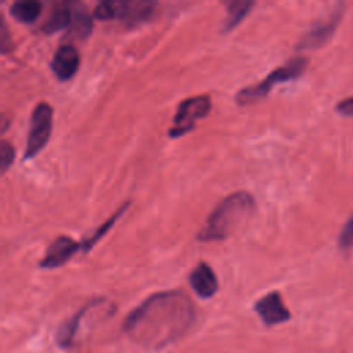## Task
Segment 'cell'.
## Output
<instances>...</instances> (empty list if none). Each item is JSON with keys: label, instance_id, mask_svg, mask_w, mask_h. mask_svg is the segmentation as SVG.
<instances>
[{"label": "cell", "instance_id": "10", "mask_svg": "<svg viewBox=\"0 0 353 353\" xmlns=\"http://www.w3.org/2000/svg\"><path fill=\"white\" fill-rule=\"evenodd\" d=\"M189 284L203 299L214 296L219 288L216 274L207 262H200L194 266L189 274Z\"/></svg>", "mask_w": 353, "mask_h": 353}, {"label": "cell", "instance_id": "8", "mask_svg": "<svg viewBox=\"0 0 353 353\" xmlns=\"http://www.w3.org/2000/svg\"><path fill=\"white\" fill-rule=\"evenodd\" d=\"M254 310L266 325H276L291 317L290 310L285 307L281 295L277 291H272L258 299L254 305Z\"/></svg>", "mask_w": 353, "mask_h": 353}, {"label": "cell", "instance_id": "20", "mask_svg": "<svg viewBox=\"0 0 353 353\" xmlns=\"http://www.w3.org/2000/svg\"><path fill=\"white\" fill-rule=\"evenodd\" d=\"M339 245H341V248L353 247V216L346 222V225L343 226V229L341 232Z\"/></svg>", "mask_w": 353, "mask_h": 353}, {"label": "cell", "instance_id": "2", "mask_svg": "<svg viewBox=\"0 0 353 353\" xmlns=\"http://www.w3.org/2000/svg\"><path fill=\"white\" fill-rule=\"evenodd\" d=\"M254 210L255 200L248 192L237 190L228 194L208 215L204 226L197 233V240H225L252 215Z\"/></svg>", "mask_w": 353, "mask_h": 353}, {"label": "cell", "instance_id": "11", "mask_svg": "<svg viewBox=\"0 0 353 353\" xmlns=\"http://www.w3.org/2000/svg\"><path fill=\"white\" fill-rule=\"evenodd\" d=\"M341 12L338 11L334 17H331L328 21L317 23L313 26L306 34L302 36V39L296 44V50H316L324 46L334 34L336 25L339 22Z\"/></svg>", "mask_w": 353, "mask_h": 353}, {"label": "cell", "instance_id": "5", "mask_svg": "<svg viewBox=\"0 0 353 353\" xmlns=\"http://www.w3.org/2000/svg\"><path fill=\"white\" fill-rule=\"evenodd\" d=\"M52 131V106L48 102H39L30 114V125L26 138L23 159L29 160L46 148Z\"/></svg>", "mask_w": 353, "mask_h": 353}, {"label": "cell", "instance_id": "17", "mask_svg": "<svg viewBox=\"0 0 353 353\" xmlns=\"http://www.w3.org/2000/svg\"><path fill=\"white\" fill-rule=\"evenodd\" d=\"M130 204H131L130 201H125L124 204H121V205L112 214V216H109L99 228L95 229V232H94L88 239L83 240V241H81V252L87 254L88 251H91V248L113 228V225L116 223V221L127 211V208L130 207Z\"/></svg>", "mask_w": 353, "mask_h": 353}, {"label": "cell", "instance_id": "19", "mask_svg": "<svg viewBox=\"0 0 353 353\" xmlns=\"http://www.w3.org/2000/svg\"><path fill=\"white\" fill-rule=\"evenodd\" d=\"M0 48H1V54H7L12 48V40L8 33L7 23L1 15H0Z\"/></svg>", "mask_w": 353, "mask_h": 353}, {"label": "cell", "instance_id": "21", "mask_svg": "<svg viewBox=\"0 0 353 353\" xmlns=\"http://www.w3.org/2000/svg\"><path fill=\"white\" fill-rule=\"evenodd\" d=\"M336 110H338L341 114L353 116V97H349V98L341 101V102L336 105Z\"/></svg>", "mask_w": 353, "mask_h": 353}, {"label": "cell", "instance_id": "13", "mask_svg": "<svg viewBox=\"0 0 353 353\" xmlns=\"http://www.w3.org/2000/svg\"><path fill=\"white\" fill-rule=\"evenodd\" d=\"M72 19H73L72 3H61L52 10L50 17L44 22V25L41 26V30L47 34L57 33L68 26L70 28Z\"/></svg>", "mask_w": 353, "mask_h": 353}, {"label": "cell", "instance_id": "6", "mask_svg": "<svg viewBox=\"0 0 353 353\" xmlns=\"http://www.w3.org/2000/svg\"><path fill=\"white\" fill-rule=\"evenodd\" d=\"M211 99L208 95H196L179 102L175 116L172 119V127L168 130L170 138H179L196 127L197 119H204L210 114Z\"/></svg>", "mask_w": 353, "mask_h": 353}, {"label": "cell", "instance_id": "16", "mask_svg": "<svg viewBox=\"0 0 353 353\" xmlns=\"http://www.w3.org/2000/svg\"><path fill=\"white\" fill-rule=\"evenodd\" d=\"M73 7V19L70 25V34L84 40L91 34L92 30V19L88 11L84 8L83 4L72 3Z\"/></svg>", "mask_w": 353, "mask_h": 353}, {"label": "cell", "instance_id": "4", "mask_svg": "<svg viewBox=\"0 0 353 353\" xmlns=\"http://www.w3.org/2000/svg\"><path fill=\"white\" fill-rule=\"evenodd\" d=\"M153 1H101L94 8V17L101 21L119 19L128 26L148 21L154 12Z\"/></svg>", "mask_w": 353, "mask_h": 353}, {"label": "cell", "instance_id": "9", "mask_svg": "<svg viewBox=\"0 0 353 353\" xmlns=\"http://www.w3.org/2000/svg\"><path fill=\"white\" fill-rule=\"evenodd\" d=\"M80 65V55L73 44H61L50 62L51 70L58 80L66 81L72 79Z\"/></svg>", "mask_w": 353, "mask_h": 353}, {"label": "cell", "instance_id": "3", "mask_svg": "<svg viewBox=\"0 0 353 353\" xmlns=\"http://www.w3.org/2000/svg\"><path fill=\"white\" fill-rule=\"evenodd\" d=\"M306 66H307V58L301 55L294 57L288 59L285 63H283L281 66L272 70L262 81L250 87H244L240 91H237L234 99L241 106L256 102L261 98L266 97L272 91L273 85L298 79L306 70Z\"/></svg>", "mask_w": 353, "mask_h": 353}, {"label": "cell", "instance_id": "18", "mask_svg": "<svg viewBox=\"0 0 353 353\" xmlns=\"http://www.w3.org/2000/svg\"><path fill=\"white\" fill-rule=\"evenodd\" d=\"M14 160H15V149H14L12 143H10L7 139H1V142H0V170H1V172H6Z\"/></svg>", "mask_w": 353, "mask_h": 353}, {"label": "cell", "instance_id": "12", "mask_svg": "<svg viewBox=\"0 0 353 353\" xmlns=\"http://www.w3.org/2000/svg\"><path fill=\"white\" fill-rule=\"evenodd\" d=\"M92 306V301H90L87 305H84L77 313H74V316H72L70 319H68L58 330L57 332V343L63 347V349H69L74 345V338L76 334L80 328L81 320L85 317V314L90 312Z\"/></svg>", "mask_w": 353, "mask_h": 353}, {"label": "cell", "instance_id": "15", "mask_svg": "<svg viewBox=\"0 0 353 353\" xmlns=\"http://www.w3.org/2000/svg\"><path fill=\"white\" fill-rule=\"evenodd\" d=\"M43 10V4L37 0H18L14 1L10 7V14L22 23L34 22Z\"/></svg>", "mask_w": 353, "mask_h": 353}, {"label": "cell", "instance_id": "14", "mask_svg": "<svg viewBox=\"0 0 353 353\" xmlns=\"http://www.w3.org/2000/svg\"><path fill=\"white\" fill-rule=\"evenodd\" d=\"M254 1L251 0H233L226 3V18L223 22L222 32L226 33L232 29H234L250 12V10L254 7Z\"/></svg>", "mask_w": 353, "mask_h": 353}, {"label": "cell", "instance_id": "7", "mask_svg": "<svg viewBox=\"0 0 353 353\" xmlns=\"http://www.w3.org/2000/svg\"><path fill=\"white\" fill-rule=\"evenodd\" d=\"M81 250V241H74L69 236H58L47 248L44 258L40 261V268L43 269H55L66 262Z\"/></svg>", "mask_w": 353, "mask_h": 353}, {"label": "cell", "instance_id": "1", "mask_svg": "<svg viewBox=\"0 0 353 353\" xmlns=\"http://www.w3.org/2000/svg\"><path fill=\"white\" fill-rule=\"evenodd\" d=\"M196 320L192 299L182 291H160L146 298L124 320L123 331L145 347H163L183 336Z\"/></svg>", "mask_w": 353, "mask_h": 353}]
</instances>
